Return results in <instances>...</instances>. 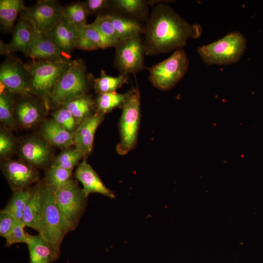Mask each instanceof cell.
Wrapping results in <instances>:
<instances>
[{"label": "cell", "mask_w": 263, "mask_h": 263, "mask_svg": "<svg viewBox=\"0 0 263 263\" xmlns=\"http://www.w3.org/2000/svg\"><path fill=\"white\" fill-rule=\"evenodd\" d=\"M189 68V60L182 48L175 50L163 61L148 69L149 80L155 88L167 91L172 88L185 76Z\"/></svg>", "instance_id": "obj_7"}, {"label": "cell", "mask_w": 263, "mask_h": 263, "mask_svg": "<svg viewBox=\"0 0 263 263\" xmlns=\"http://www.w3.org/2000/svg\"><path fill=\"white\" fill-rule=\"evenodd\" d=\"M147 0H109V10L143 23L150 12Z\"/></svg>", "instance_id": "obj_20"}, {"label": "cell", "mask_w": 263, "mask_h": 263, "mask_svg": "<svg viewBox=\"0 0 263 263\" xmlns=\"http://www.w3.org/2000/svg\"><path fill=\"white\" fill-rule=\"evenodd\" d=\"M246 47V38L240 32L234 31L218 40L198 47L197 52L207 65H226L237 62Z\"/></svg>", "instance_id": "obj_5"}, {"label": "cell", "mask_w": 263, "mask_h": 263, "mask_svg": "<svg viewBox=\"0 0 263 263\" xmlns=\"http://www.w3.org/2000/svg\"><path fill=\"white\" fill-rule=\"evenodd\" d=\"M18 221L12 215L0 212V235L4 238L13 228Z\"/></svg>", "instance_id": "obj_40"}, {"label": "cell", "mask_w": 263, "mask_h": 263, "mask_svg": "<svg viewBox=\"0 0 263 263\" xmlns=\"http://www.w3.org/2000/svg\"><path fill=\"white\" fill-rule=\"evenodd\" d=\"M122 110L119 123L120 142L116 150L123 155L133 150L137 144L141 119V98L138 89L130 90Z\"/></svg>", "instance_id": "obj_6"}, {"label": "cell", "mask_w": 263, "mask_h": 263, "mask_svg": "<svg viewBox=\"0 0 263 263\" xmlns=\"http://www.w3.org/2000/svg\"><path fill=\"white\" fill-rule=\"evenodd\" d=\"M0 89L18 95L32 94L26 63L13 54L6 56L0 66Z\"/></svg>", "instance_id": "obj_10"}, {"label": "cell", "mask_w": 263, "mask_h": 263, "mask_svg": "<svg viewBox=\"0 0 263 263\" xmlns=\"http://www.w3.org/2000/svg\"><path fill=\"white\" fill-rule=\"evenodd\" d=\"M99 34L104 49L114 47L119 40L117 32L111 21L103 15L96 16L94 21L90 24Z\"/></svg>", "instance_id": "obj_30"}, {"label": "cell", "mask_w": 263, "mask_h": 263, "mask_svg": "<svg viewBox=\"0 0 263 263\" xmlns=\"http://www.w3.org/2000/svg\"><path fill=\"white\" fill-rule=\"evenodd\" d=\"M100 14L111 21L117 32L119 40L144 34L145 24L110 10L105 11Z\"/></svg>", "instance_id": "obj_22"}, {"label": "cell", "mask_w": 263, "mask_h": 263, "mask_svg": "<svg viewBox=\"0 0 263 263\" xmlns=\"http://www.w3.org/2000/svg\"><path fill=\"white\" fill-rule=\"evenodd\" d=\"M19 155L26 163L35 168H42L49 160L51 153L50 145L44 139L30 137L21 143Z\"/></svg>", "instance_id": "obj_16"}, {"label": "cell", "mask_w": 263, "mask_h": 263, "mask_svg": "<svg viewBox=\"0 0 263 263\" xmlns=\"http://www.w3.org/2000/svg\"><path fill=\"white\" fill-rule=\"evenodd\" d=\"M77 28L63 16L48 33L61 53L70 58L76 48Z\"/></svg>", "instance_id": "obj_18"}, {"label": "cell", "mask_w": 263, "mask_h": 263, "mask_svg": "<svg viewBox=\"0 0 263 263\" xmlns=\"http://www.w3.org/2000/svg\"><path fill=\"white\" fill-rule=\"evenodd\" d=\"M83 157L82 154L77 149L70 147L63 149L52 165L73 171L75 167L79 164V161Z\"/></svg>", "instance_id": "obj_34"}, {"label": "cell", "mask_w": 263, "mask_h": 263, "mask_svg": "<svg viewBox=\"0 0 263 263\" xmlns=\"http://www.w3.org/2000/svg\"><path fill=\"white\" fill-rule=\"evenodd\" d=\"M63 7L55 0H40L26 6L20 17L30 20L39 32L48 34L63 17Z\"/></svg>", "instance_id": "obj_11"}, {"label": "cell", "mask_w": 263, "mask_h": 263, "mask_svg": "<svg viewBox=\"0 0 263 263\" xmlns=\"http://www.w3.org/2000/svg\"><path fill=\"white\" fill-rule=\"evenodd\" d=\"M72 171L51 165L44 181L56 192L72 178Z\"/></svg>", "instance_id": "obj_33"}, {"label": "cell", "mask_w": 263, "mask_h": 263, "mask_svg": "<svg viewBox=\"0 0 263 263\" xmlns=\"http://www.w3.org/2000/svg\"><path fill=\"white\" fill-rule=\"evenodd\" d=\"M76 28L77 49L87 51L104 49L99 34L90 24L86 23Z\"/></svg>", "instance_id": "obj_26"}, {"label": "cell", "mask_w": 263, "mask_h": 263, "mask_svg": "<svg viewBox=\"0 0 263 263\" xmlns=\"http://www.w3.org/2000/svg\"><path fill=\"white\" fill-rule=\"evenodd\" d=\"M35 29L36 27L30 20L20 17L14 27L10 42L5 44L0 40V55L7 56L15 52H21L25 55Z\"/></svg>", "instance_id": "obj_14"}, {"label": "cell", "mask_w": 263, "mask_h": 263, "mask_svg": "<svg viewBox=\"0 0 263 263\" xmlns=\"http://www.w3.org/2000/svg\"><path fill=\"white\" fill-rule=\"evenodd\" d=\"M83 2L88 15H97L109 9V0H86Z\"/></svg>", "instance_id": "obj_39"}, {"label": "cell", "mask_w": 263, "mask_h": 263, "mask_svg": "<svg viewBox=\"0 0 263 263\" xmlns=\"http://www.w3.org/2000/svg\"><path fill=\"white\" fill-rule=\"evenodd\" d=\"M145 26L143 43L149 56L182 48L189 38H198L203 32L200 25L190 24L165 3L153 7Z\"/></svg>", "instance_id": "obj_1"}, {"label": "cell", "mask_w": 263, "mask_h": 263, "mask_svg": "<svg viewBox=\"0 0 263 263\" xmlns=\"http://www.w3.org/2000/svg\"><path fill=\"white\" fill-rule=\"evenodd\" d=\"M113 47V64L120 74L129 75L148 68L144 63L145 53L141 35L119 40Z\"/></svg>", "instance_id": "obj_9"}, {"label": "cell", "mask_w": 263, "mask_h": 263, "mask_svg": "<svg viewBox=\"0 0 263 263\" xmlns=\"http://www.w3.org/2000/svg\"><path fill=\"white\" fill-rule=\"evenodd\" d=\"M130 90L124 94L116 92L97 94L94 99L96 112L107 114L114 109H122Z\"/></svg>", "instance_id": "obj_28"}, {"label": "cell", "mask_w": 263, "mask_h": 263, "mask_svg": "<svg viewBox=\"0 0 263 263\" xmlns=\"http://www.w3.org/2000/svg\"><path fill=\"white\" fill-rule=\"evenodd\" d=\"M56 193V202L67 231L78 226L87 205L88 195L79 187L77 180L71 178Z\"/></svg>", "instance_id": "obj_8"}, {"label": "cell", "mask_w": 263, "mask_h": 263, "mask_svg": "<svg viewBox=\"0 0 263 263\" xmlns=\"http://www.w3.org/2000/svg\"><path fill=\"white\" fill-rule=\"evenodd\" d=\"M22 0H0V27L1 32H13L18 15L25 7Z\"/></svg>", "instance_id": "obj_24"}, {"label": "cell", "mask_w": 263, "mask_h": 263, "mask_svg": "<svg viewBox=\"0 0 263 263\" xmlns=\"http://www.w3.org/2000/svg\"><path fill=\"white\" fill-rule=\"evenodd\" d=\"M71 59L33 60L26 63L32 94L42 99L49 108L50 97Z\"/></svg>", "instance_id": "obj_4"}, {"label": "cell", "mask_w": 263, "mask_h": 263, "mask_svg": "<svg viewBox=\"0 0 263 263\" xmlns=\"http://www.w3.org/2000/svg\"><path fill=\"white\" fill-rule=\"evenodd\" d=\"M31 193V188L13 191L5 207L0 210L22 222L23 213Z\"/></svg>", "instance_id": "obj_31"}, {"label": "cell", "mask_w": 263, "mask_h": 263, "mask_svg": "<svg viewBox=\"0 0 263 263\" xmlns=\"http://www.w3.org/2000/svg\"><path fill=\"white\" fill-rule=\"evenodd\" d=\"M40 211L38 232L59 258L62 242L68 233L58 206L55 192L40 182Z\"/></svg>", "instance_id": "obj_2"}, {"label": "cell", "mask_w": 263, "mask_h": 263, "mask_svg": "<svg viewBox=\"0 0 263 263\" xmlns=\"http://www.w3.org/2000/svg\"><path fill=\"white\" fill-rule=\"evenodd\" d=\"M105 114L96 112L93 116L83 120L74 135L75 148L84 157L90 154L93 150L96 131L102 122Z\"/></svg>", "instance_id": "obj_17"}, {"label": "cell", "mask_w": 263, "mask_h": 263, "mask_svg": "<svg viewBox=\"0 0 263 263\" xmlns=\"http://www.w3.org/2000/svg\"><path fill=\"white\" fill-rule=\"evenodd\" d=\"M129 78V75L122 74L115 77L110 76L102 70L100 77L94 79L93 88L97 94L116 92L128 82Z\"/></svg>", "instance_id": "obj_29"}, {"label": "cell", "mask_w": 263, "mask_h": 263, "mask_svg": "<svg viewBox=\"0 0 263 263\" xmlns=\"http://www.w3.org/2000/svg\"><path fill=\"white\" fill-rule=\"evenodd\" d=\"M52 116L66 131L74 134L81 123L69 111L62 107L56 110Z\"/></svg>", "instance_id": "obj_36"}, {"label": "cell", "mask_w": 263, "mask_h": 263, "mask_svg": "<svg viewBox=\"0 0 263 263\" xmlns=\"http://www.w3.org/2000/svg\"><path fill=\"white\" fill-rule=\"evenodd\" d=\"M28 235L29 263H54L58 260L59 258L39 234Z\"/></svg>", "instance_id": "obj_23"}, {"label": "cell", "mask_w": 263, "mask_h": 263, "mask_svg": "<svg viewBox=\"0 0 263 263\" xmlns=\"http://www.w3.org/2000/svg\"><path fill=\"white\" fill-rule=\"evenodd\" d=\"M19 96L15 105L16 118L22 127L30 128L40 121L48 108L42 99L35 95Z\"/></svg>", "instance_id": "obj_13"}, {"label": "cell", "mask_w": 263, "mask_h": 263, "mask_svg": "<svg viewBox=\"0 0 263 263\" xmlns=\"http://www.w3.org/2000/svg\"><path fill=\"white\" fill-rule=\"evenodd\" d=\"M86 158V157H83L75 173V179L82 184L85 192L88 196L91 193H97L114 199V193L105 185Z\"/></svg>", "instance_id": "obj_19"}, {"label": "cell", "mask_w": 263, "mask_h": 263, "mask_svg": "<svg viewBox=\"0 0 263 263\" xmlns=\"http://www.w3.org/2000/svg\"><path fill=\"white\" fill-rule=\"evenodd\" d=\"M15 149L13 137L8 132L1 130L0 132V155L1 158L10 156Z\"/></svg>", "instance_id": "obj_38"}, {"label": "cell", "mask_w": 263, "mask_h": 263, "mask_svg": "<svg viewBox=\"0 0 263 263\" xmlns=\"http://www.w3.org/2000/svg\"><path fill=\"white\" fill-rule=\"evenodd\" d=\"M1 169L13 191L28 189L39 178L36 168L21 161L5 160Z\"/></svg>", "instance_id": "obj_12"}, {"label": "cell", "mask_w": 263, "mask_h": 263, "mask_svg": "<svg viewBox=\"0 0 263 263\" xmlns=\"http://www.w3.org/2000/svg\"><path fill=\"white\" fill-rule=\"evenodd\" d=\"M24 56L33 60L59 61L70 59L61 53L48 34L40 32L36 28Z\"/></svg>", "instance_id": "obj_15"}, {"label": "cell", "mask_w": 263, "mask_h": 263, "mask_svg": "<svg viewBox=\"0 0 263 263\" xmlns=\"http://www.w3.org/2000/svg\"><path fill=\"white\" fill-rule=\"evenodd\" d=\"M26 226L22 222L18 221L11 231L4 237L5 245L9 247L17 243H24L26 244L29 241L28 233L24 231Z\"/></svg>", "instance_id": "obj_37"}, {"label": "cell", "mask_w": 263, "mask_h": 263, "mask_svg": "<svg viewBox=\"0 0 263 263\" xmlns=\"http://www.w3.org/2000/svg\"><path fill=\"white\" fill-rule=\"evenodd\" d=\"M39 133L50 145L58 148L63 150L74 145V134L66 131L53 118L43 122Z\"/></svg>", "instance_id": "obj_21"}, {"label": "cell", "mask_w": 263, "mask_h": 263, "mask_svg": "<svg viewBox=\"0 0 263 263\" xmlns=\"http://www.w3.org/2000/svg\"><path fill=\"white\" fill-rule=\"evenodd\" d=\"M40 211V182L31 188V193L23 213L22 222L38 231Z\"/></svg>", "instance_id": "obj_27"}, {"label": "cell", "mask_w": 263, "mask_h": 263, "mask_svg": "<svg viewBox=\"0 0 263 263\" xmlns=\"http://www.w3.org/2000/svg\"><path fill=\"white\" fill-rule=\"evenodd\" d=\"M63 16L77 27L87 23L88 15L83 2H75L63 6Z\"/></svg>", "instance_id": "obj_35"}, {"label": "cell", "mask_w": 263, "mask_h": 263, "mask_svg": "<svg viewBox=\"0 0 263 263\" xmlns=\"http://www.w3.org/2000/svg\"><path fill=\"white\" fill-rule=\"evenodd\" d=\"M16 95L5 89H0V120L1 122L12 129L15 127L14 113Z\"/></svg>", "instance_id": "obj_32"}, {"label": "cell", "mask_w": 263, "mask_h": 263, "mask_svg": "<svg viewBox=\"0 0 263 263\" xmlns=\"http://www.w3.org/2000/svg\"><path fill=\"white\" fill-rule=\"evenodd\" d=\"M94 78L88 72L84 60H71L59 79L49 100L50 107H60L64 103L88 94Z\"/></svg>", "instance_id": "obj_3"}, {"label": "cell", "mask_w": 263, "mask_h": 263, "mask_svg": "<svg viewBox=\"0 0 263 263\" xmlns=\"http://www.w3.org/2000/svg\"><path fill=\"white\" fill-rule=\"evenodd\" d=\"M61 107L69 111L81 122L96 113L94 99L93 98V95L90 94L72 99Z\"/></svg>", "instance_id": "obj_25"}]
</instances>
